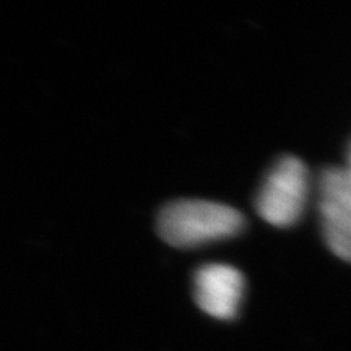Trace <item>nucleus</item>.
I'll return each instance as SVG.
<instances>
[{
  "label": "nucleus",
  "instance_id": "39448f33",
  "mask_svg": "<svg viewBox=\"0 0 351 351\" xmlns=\"http://www.w3.org/2000/svg\"><path fill=\"white\" fill-rule=\"evenodd\" d=\"M346 171V174L350 176L351 179V145H350V150H348V158H346V168H343Z\"/></svg>",
  "mask_w": 351,
  "mask_h": 351
},
{
  "label": "nucleus",
  "instance_id": "20e7f679",
  "mask_svg": "<svg viewBox=\"0 0 351 351\" xmlns=\"http://www.w3.org/2000/svg\"><path fill=\"white\" fill-rule=\"evenodd\" d=\"M244 276L226 263H208L194 276V296L204 313L230 320L238 314L244 296Z\"/></svg>",
  "mask_w": 351,
  "mask_h": 351
},
{
  "label": "nucleus",
  "instance_id": "7ed1b4c3",
  "mask_svg": "<svg viewBox=\"0 0 351 351\" xmlns=\"http://www.w3.org/2000/svg\"><path fill=\"white\" fill-rule=\"evenodd\" d=\"M319 213L328 249L351 262V179L343 168H328L320 174Z\"/></svg>",
  "mask_w": 351,
  "mask_h": 351
},
{
  "label": "nucleus",
  "instance_id": "f03ea898",
  "mask_svg": "<svg viewBox=\"0 0 351 351\" xmlns=\"http://www.w3.org/2000/svg\"><path fill=\"white\" fill-rule=\"evenodd\" d=\"M309 197V173L296 156H283L271 166L256 197L257 213L276 228L300 221Z\"/></svg>",
  "mask_w": 351,
  "mask_h": 351
},
{
  "label": "nucleus",
  "instance_id": "f257e3e1",
  "mask_svg": "<svg viewBox=\"0 0 351 351\" xmlns=\"http://www.w3.org/2000/svg\"><path fill=\"white\" fill-rule=\"evenodd\" d=\"M244 225L238 208L210 200H176L158 215V232L174 247H197L232 238Z\"/></svg>",
  "mask_w": 351,
  "mask_h": 351
}]
</instances>
